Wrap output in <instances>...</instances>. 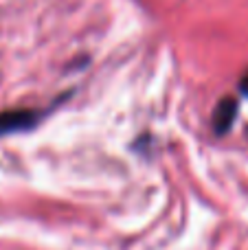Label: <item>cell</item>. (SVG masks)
Here are the masks:
<instances>
[{"label": "cell", "instance_id": "6da1fadb", "mask_svg": "<svg viewBox=\"0 0 248 250\" xmlns=\"http://www.w3.org/2000/svg\"><path fill=\"white\" fill-rule=\"evenodd\" d=\"M38 119L40 114L35 110H24V108L2 110L0 112V134H13V132L31 129L38 123Z\"/></svg>", "mask_w": 248, "mask_h": 250}, {"label": "cell", "instance_id": "3957f363", "mask_svg": "<svg viewBox=\"0 0 248 250\" xmlns=\"http://www.w3.org/2000/svg\"><path fill=\"white\" fill-rule=\"evenodd\" d=\"M240 90L244 92V95H248V70H246V75L240 79Z\"/></svg>", "mask_w": 248, "mask_h": 250}, {"label": "cell", "instance_id": "7a4b0ae2", "mask_svg": "<svg viewBox=\"0 0 248 250\" xmlns=\"http://www.w3.org/2000/svg\"><path fill=\"white\" fill-rule=\"evenodd\" d=\"M237 117V101L233 97H224L220 99V104L215 105L213 112V132L215 134H227L233 127Z\"/></svg>", "mask_w": 248, "mask_h": 250}]
</instances>
